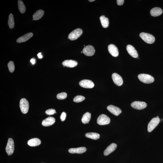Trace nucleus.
<instances>
[{"label":"nucleus","mask_w":163,"mask_h":163,"mask_svg":"<svg viewBox=\"0 0 163 163\" xmlns=\"http://www.w3.org/2000/svg\"><path fill=\"white\" fill-rule=\"evenodd\" d=\"M140 36L146 43L152 44L155 41V38L153 35L148 33L142 32L140 34Z\"/></svg>","instance_id":"2"},{"label":"nucleus","mask_w":163,"mask_h":163,"mask_svg":"<svg viewBox=\"0 0 163 163\" xmlns=\"http://www.w3.org/2000/svg\"><path fill=\"white\" fill-rule=\"evenodd\" d=\"M6 149V153L9 156L11 155L13 153L14 150V143L12 138L9 139Z\"/></svg>","instance_id":"6"},{"label":"nucleus","mask_w":163,"mask_h":163,"mask_svg":"<svg viewBox=\"0 0 163 163\" xmlns=\"http://www.w3.org/2000/svg\"><path fill=\"white\" fill-rule=\"evenodd\" d=\"M81 53H83V52H81Z\"/></svg>","instance_id":"38"},{"label":"nucleus","mask_w":163,"mask_h":163,"mask_svg":"<svg viewBox=\"0 0 163 163\" xmlns=\"http://www.w3.org/2000/svg\"><path fill=\"white\" fill-rule=\"evenodd\" d=\"M33 36V34L32 33H29L20 37L17 40V42L18 43H22L29 40Z\"/></svg>","instance_id":"19"},{"label":"nucleus","mask_w":163,"mask_h":163,"mask_svg":"<svg viewBox=\"0 0 163 163\" xmlns=\"http://www.w3.org/2000/svg\"><path fill=\"white\" fill-rule=\"evenodd\" d=\"M66 113L65 112H63L62 113L61 117H60V118H61L62 121H64L66 118Z\"/></svg>","instance_id":"32"},{"label":"nucleus","mask_w":163,"mask_h":163,"mask_svg":"<svg viewBox=\"0 0 163 163\" xmlns=\"http://www.w3.org/2000/svg\"><path fill=\"white\" fill-rule=\"evenodd\" d=\"M18 7L19 11L21 13H25L26 10V8L23 3L22 1L19 0L18 1Z\"/></svg>","instance_id":"27"},{"label":"nucleus","mask_w":163,"mask_h":163,"mask_svg":"<svg viewBox=\"0 0 163 163\" xmlns=\"http://www.w3.org/2000/svg\"><path fill=\"white\" fill-rule=\"evenodd\" d=\"M112 78L113 82L117 85L120 86L123 84V79L121 76L118 74L113 73L112 75Z\"/></svg>","instance_id":"11"},{"label":"nucleus","mask_w":163,"mask_h":163,"mask_svg":"<svg viewBox=\"0 0 163 163\" xmlns=\"http://www.w3.org/2000/svg\"><path fill=\"white\" fill-rule=\"evenodd\" d=\"M62 64L64 67L65 66L70 68H73L77 66L78 63L77 61L72 60H67L63 61Z\"/></svg>","instance_id":"17"},{"label":"nucleus","mask_w":163,"mask_h":163,"mask_svg":"<svg viewBox=\"0 0 163 163\" xmlns=\"http://www.w3.org/2000/svg\"><path fill=\"white\" fill-rule=\"evenodd\" d=\"M131 105L134 109L140 110L146 108L147 104L146 103L144 102L136 101L132 102Z\"/></svg>","instance_id":"8"},{"label":"nucleus","mask_w":163,"mask_h":163,"mask_svg":"<svg viewBox=\"0 0 163 163\" xmlns=\"http://www.w3.org/2000/svg\"><path fill=\"white\" fill-rule=\"evenodd\" d=\"M30 62L32 64H34L35 63V60L33 58L31 60Z\"/></svg>","instance_id":"34"},{"label":"nucleus","mask_w":163,"mask_h":163,"mask_svg":"<svg viewBox=\"0 0 163 163\" xmlns=\"http://www.w3.org/2000/svg\"><path fill=\"white\" fill-rule=\"evenodd\" d=\"M126 48L129 54L132 57L135 58H138V55L137 51L133 46L131 45H128L127 46Z\"/></svg>","instance_id":"14"},{"label":"nucleus","mask_w":163,"mask_h":163,"mask_svg":"<svg viewBox=\"0 0 163 163\" xmlns=\"http://www.w3.org/2000/svg\"><path fill=\"white\" fill-rule=\"evenodd\" d=\"M100 22L102 26L104 28H107L109 26V19L104 15H102L100 17Z\"/></svg>","instance_id":"22"},{"label":"nucleus","mask_w":163,"mask_h":163,"mask_svg":"<svg viewBox=\"0 0 163 163\" xmlns=\"http://www.w3.org/2000/svg\"><path fill=\"white\" fill-rule=\"evenodd\" d=\"M111 120L109 117L104 114L100 115L97 120V123L100 125H105L110 123Z\"/></svg>","instance_id":"4"},{"label":"nucleus","mask_w":163,"mask_h":163,"mask_svg":"<svg viewBox=\"0 0 163 163\" xmlns=\"http://www.w3.org/2000/svg\"><path fill=\"white\" fill-rule=\"evenodd\" d=\"M46 114L48 115H52L56 113L55 110L53 109H50L47 110L45 111Z\"/></svg>","instance_id":"31"},{"label":"nucleus","mask_w":163,"mask_h":163,"mask_svg":"<svg viewBox=\"0 0 163 163\" xmlns=\"http://www.w3.org/2000/svg\"><path fill=\"white\" fill-rule=\"evenodd\" d=\"M20 107L22 112L23 114H26L28 112L29 108V102L26 99L22 98L20 102Z\"/></svg>","instance_id":"3"},{"label":"nucleus","mask_w":163,"mask_h":163,"mask_svg":"<svg viewBox=\"0 0 163 163\" xmlns=\"http://www.w3.org/2000/svg\"><path fill=\"white\" fill-rule=\"evenodd\" d=\"M117 147V145L116 143H112L108 146L104 151V155L108 156L116 150Z\"/></svg>","instance_id":"18"},{"label":"nucleus","mask_w":163,"mask_h":163,"mask_svg":"<svg viewBox=\"0 0 163 163\" xmlns=\"http://www.w3.org/2000/svg\"><path fill=\"white\" fill-rule=\"evenodd\" d=\"M79 85L82 87L91 88L94 86V84L92 81L88 79L83 80L80 82Z\"/></svg>","instance_id":"10"},{"label":"nucleus","mask_w":163,"mask_h":163,"mask_svg":"<svg viewBox=\"0 0 163 163\" xmlns=\"http://www.w3.org/2000/svg\"><path fill=\"white\" fill-rule=\"evenodd\" d=\"M162 9L157 7L152 9L150 11V14L154 17H158L162 14Z\"/></svg>","instance_id":"20"},{"label":"nucleus","mask_w":163,"mask_h":163,"mask_svg":"<svg viewBox=\"0 0 163 163\" xmlns=\"http://www.w3.org/2000/svg\"><path fill=\"white\" fill-rule=\"evenodd\" d=\"M86 137L94 140H96L100 138V135L96 133L90 132L87 133L85 134Z\"/></svg>","instance_id":"25"},{"label":"nucleus","mask_w":163,"mask_h":163,"mask_svg":"<svg viewBox=\"0 0 163 163\" xmlns=\"http://www.w3.org/2000/svg\"><path fill=\"white\" fill-rule=\"evenodd\" d=\"M117 4L119 6H121L123 4L124 1V0H117Z\"/></svg>","instance_id":"33"},{"label":"nucleus","mask_w":163,"mask_h":163,"mask_svg":"<svg viewBox=\"0 0 163 163\" xmlns=\"http://www.w3.org/2000/svg\"><path fill=\"white\" fill-rule=\"evenodd\" d=\"M38 55V58H40V59H42V58H43V56L42 55L41 53H39L38 55Z\"/></svg>","instance_id":"35"},{"label":"nucleus","mask_w":163,"mask_h":163,"mask_svg":"<svg viewBox=\"0 0 163 163\" xmlns=\"http://www.w3.org/2000/svg\"><path fill=\"white\" fill-rule=\"evenodd\" d=\"M44 12L42 10H39L33 15V20H37L40 19L44 15Z\"/></svg>","instance_id":"23"},{"label":"nucleus","mask_w":163,"mask_h":163,"mask_svg":"<svg viewBox=\"0 0 163 163\" xmlns=\"http://www.w3.org/2000/svg\"><path fill=\"white\" fill-rule=\"evenodd\" d=\"M41 143V141L38 138H34L29 140L28 144L31 146H36L39 145Z\"/></svg>","instance_id":"21"},{"label":"nucleus","mask_w":163,"mask_h":163,"mask_svg":"<svg viewBox=\"0 0 163 163\" xmlns=\"http://www.w3.org/2000/svg\"><path fill=\"white\" fill-rule=\"evenodd\" d=\"M108 51L111 55L114 57H117L119 55L118 49L113 44H110L108 46Z\"/></svg>","instance_id":"13"},{"label":"nucleus","mask_w":163,"mask_h":163,"mask_svg":"<svg viewBox=\"0 0 163 163\" xmlns=\"http://www.w3.org/2000/svg\"><path fill=\"white\" fill-rule=\"evenodd\" d=\"M8 66L9 70L11 72H13L14 71L15 67L13 62L10 61L8 63Z\"/></svg>","instance_id":"29"},{"label":"nucleus","mask_w":163,"mask_h":163,"mask_svg":"<svg viewBox=\"0 0 163 163\" xmlns=\"http://www.w3.org/2000/svg\"><path fill=\"white\" fill-rule=\"evenodd\" d=\"M67 97V93H62L58 94L56 96V98L59 100H63L65 99Z\"/></svg>","instance_id":"30"},{"label":"nucleus","mask_w":163,"mask_h":163,"mask_svg":"<svg viewBox=\"0 0 163 163\" xmlns=\"http://www.w3.org/2000/svg\"><path fill=\"white\" fill-rule=\"evenodd\" d=\"M83 52L86 55L91 56L93 55L94 54L95 50L93 46L89 45L84 47L83 49Z\"/></svg>","instance_id":"9"},{"label":"nucleus","mask_w":163,"mask_h":163,"mask_svg":"<svg viewBox=\"0 0 163 163\" xmlns=\"http://www.w3.org/2000/svg\"><path fill=\"white\" fill-rule=\"evenodd\" d=\"M55 122V119L54 118L50 117L43 120L42 124L44 126L48 127L54 124Z\"/></svg>","instance_id":"15"},{"label":"nucleus","mask_w":163,"mask_h":163,"mask_svg":"<svg viewBox=\"0 0 163 163\" xmlns=\"http://www.w3.org/2000/svg\"><path fill=\"white\" fill-rule=\"evenodd\" d=\"M107 109L110 112L116 116H118L122 112L121 110L119 108L112 105L108 106Z\"/></svg>","instance_id":"12"},{"label":"nucleus","mask_w":163,"mask_h":163,"mask_svg":"<svg viewBox=\"0 0 163 163\" xmlns=\"http://www.w3.org/2000/svg\"><path fill=\"white\" fill-rule=\"evenodd\" d=\"M157 118H159V116H157Z\"/></svg>","instance_id":"37"},{"label":"nucleus","mask_w":163,"mask_h":163,"mask_svg":"<svg viewBox=\"0 0 163 163\" xmlns=\"http://www.w3.org/2000/svg\"><path fill=\"white\" fill-rule=\"evenodd\" d=\"M138 77L140 81L145 84H151L154 81V78L148 74H140L138 76Z\"/></svg>","instance_id":"1"},{"label":"nucleus","mask_w":163,"mask_h":163,"mask_svg":"<svg viewBox=\"0 0 163 163\" xmlns=\"http://www.w3.org/2000/svg\"><path fill=\"white\" fill-rule=\"evenodd\" d=\"M91 114L89 112H87L85 113L82 118V121L84 124L88 123L91 118Z\"/></svg>","instance_id":"24"},{"label":"nucleus","mask_w":163,"mask_h":163,"mask_svg":"<svg viewBox=\"0 0 163 163\" xmlns=\"http://www.w3.org/2000/svg\"><path fill=\"white\" fill-rule=\"evenodd\" d=\"M160 120L159 118L156 117L153 118L150 120L148 125V131L149 132H151L155 128L160 122Z\"/></svg>","instance_id":"7"},{"label":"nucleus","mask_w":163,"mask_h":163,"mask_svg":"<svg viewBox=\"0 0 163 163\" xmlns=\"http://www.w3.org/2000/svg\"><path fill=\"white\" fill-rule=\"evenodd\" d=\"M85 99V97L82 95H77L74 99V101L75 102L79 103L82 102Z\"/></svg>","instance_id":"28"},{"label":"nucleus","mask_w":163,"mask_h":163,"mask_svg":"<svg viewBox=\"0 0 163 163\" xmlns=\"http://www.w3.org/2000/svg\"><path fill=\"white\" fill-rule=\"evenodd\" d=\"M82 33L83 31L81 29H76L69 34L68 38L71 40H75L79 38Z\"/></svg>","instance_id":"5"},{"label":"nucleus","mask_w":163,"mask_h":163,"mask_svg":"<svg viewBox=\"0 0 163 163\" xmlns=\"http://www.w3.org/2000/svg\"><path fill=\"white\" fill-rule=\"evenodd\" d=\"M8 24L9 27L11 29H13L14 27V21L13 15L12 13L10 14L9 16Z\"/></svg>","instance_id":"26"},{"label":"nucleus","mask_w":163,"mask_h":163,"mask_svg":"<svg viewBox=\"0 0 163 163\" xmlns=\"http://www.w3.org/2000/svg\"><path fill=\"white\" fill-rule=\"evenodd\" d=\"M95 1V0H89V1L90 2H93L94 1Z\"/></svg>","instance_id":"36"},{"label":"nucleus","mask_w":163,"mask_h":163,"mask_svg":"<svg viewBox=\"0 0 163 163\" xmlns=\"http://www.w3.org/2000/svg\"><path fill=\"white\" fill-rule=\"evenodd\" d=\"M87 150L85 147H82L77 148H70L69 150L68 151L71 153L82 154L84 153Z\"/></svg>","instance_id":"16"}]
</instances>
